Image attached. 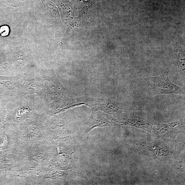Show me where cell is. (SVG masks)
Returning <instances> with one entry per match:
<instances>
[{
  "mask_svg": "<svg viewBox=\"0 0 185 185\" xmlns=\"http://www.w3.org/2000/svg\"><path fill=\"white\" fill-rule=\"evenodd\" d=\"M145 80L151 95L171 94L184 95L183 88L174 84L170 81L168 71L157 76L146 77Z\"/></svg>",
  "mask_w": 185,
  "mask_h": 185,
  "instance_id": "1",
  "label": "cell"
}]
</instances>
